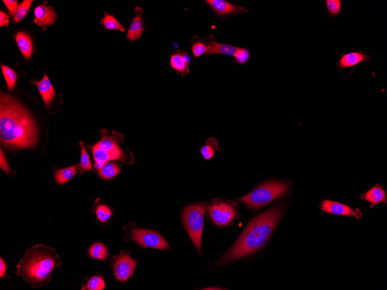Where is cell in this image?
I'll return each mask as SVG.
<instances>
[{
  "label": "cell",
  "mask_w": 387,
  "mask_h": 290,
  "mask_svg": "<svg viewBox=\"0 0 387 290\" xmlns=\"http://www.w3.org/2000/svg\"><path fill=\"white\" fill-rule=\"evenodd\" d=\"M39 131L30 112L16 98L1 94L0 140L6 146L29 148L38 142Z\"/></svg>",
  "instance_id": "6da1fadb"
},
{
  "label": "cell",
  "mask_w": 387,
  "mask_h": 290,
  "mask_svg": "<svg viewBox=\"0 0 387 290\" xmlns=\"http://www.w3.org/2000/svg\"><path fill=\"white\" fill-rule=\"evenodd\" d=\"M282 212L281 208H275L254 219L224 256L221 262H233L263 247L281 218Z\"/></svg>",
  "instance_id": "7a4b0ae2"
},
{
  "label": "cell",
  "mask_w": 387,
  "mask_h": 290,
  "mask_svg": "<svg viewBox=\"0 0 387 290\" xmlns=\"http://www.w3.org/2000/svg\"><path fill=\"white\" fill-rule=\"evenodd\" d=\"M62 264L55 250L44 244L29 249L17 266V275L33 288H38L51 280L52 272Z\"/></svg>",
  "instance_id": "3957f363"
},
{
  "label": "cell",
  "mask_w": 387,
  "mask_h": 290,
  "mask_svg": "<svg viewBox=\"0 0 387 290\" xmlns=\"http://www.w3.org/2000/svg\"><path fill=\"white\" fill-rule=\"evenodd\" d=\"M289 190V186L285 182H268L242 197L239 200L249 208H259L282 196Z\"/></svg>",
  "instance_id": "277c9868"
},
{
  "label": "cell",
  "mask_w": 387,
  "mask_h": 290,
  "mask_svg": "<svg viewBox=\"0 0 387 290\" xmlns=\"http://www.w3.org/2000/svg\"><path fill=\"white\" fill-rule=\"evenodd\" d=\"M205 211L204 204H195L187 207L183 214L184 225L199 253L201 252V238L204 226Z\"/></svg>",
  "instance_id": "5b68a950"
},
{
  "label": "cell",
  "mask_w": 387,
  "mask_h": 290,
  "mask_svg": "<svg viewBox=\"0 0 387 290\" xmlns=\"http://www.w3.org/2000/svg\"><path fill=\"white\" fill-rule=\"evenodd\" d=\"M208 210L213 222L220 226L230 225L239 214L234 204L219 200H213L208 206Z\"/></svg>",
  "instance_id": "8992f818"
},
{
  "label": "cell",
  "mask_w": 387,
  "mask_h": 290,
  "mask_svg": "<svg viewBox=\"0 0 387 290\" xmlns=\"http://www.w3.org/2000/svg\"><path fill=\"white\" fill-rule=\"evenodd\" d=\"M131 237L133 240L144 248L161 250H167L169 248L168 242L156 231L134 228L131 230Z\"/></svg>",
  "instance_id": "52a82bcc"
},
{
  "label": "cell",
  "mask_w": 387,
  "mask_h": 290,
  "mask_svg": "<svg viewBox=\"0 0 387 290\" xmlns=\"http://www.w3.org/2000/svg\"><path fill=\"white\" fill-rule=\"evenodd\" d=\"M137 260L131 258L128 253H123L114 264V274L118 280L126 282L134 274Z\"/></svg>",
  "instance_id": "ba28073f"
},
{
  "label": "cell",
  "mask_w": 387,
  "mask_h": 290,
  "mask_svg": "<svg viewBox=\"0 0 387 290\" xmlns=\"http://www.w3.org/2000/svg\"><path fill=\"white\" fill-rule=\"evenodd\" d=\"M371 58L370 55L360 50L341 53L335 66L342 72L346 68H352L361 64H367L370 61Z\"/></svg>",
  "instance_id": "9c48e42d"
},
{
  "label": "cell",
  "mask_w": 387,
  "mask_h": 290,
  "mask_svg": "<svg viewBox=\"0 0 387 290\" xmlns=\"http://www.w3.org/2000/svg\"><path fill=\"white\" fill-rule=\"evenodd\" d=\"M90 148L93 153L95 167L98 170L110 160H125V153L121 148L114 150H103L95 145L91 146Z\"/></svg>",
  "instance_id": "30bf717a"
},
{
  "label": "cell",
  "mask_w": 387,
  "mask_h": 290,
  "mask_svg": "<svg viewBox=\"0 0 387 290\" xmlns=\"http://www.w3.org/2000/svg\"><path fill=\"white\" fill-rule=\"evenodd\" d=\"M206 2L210 8L220 16L248 12V10L243 7L235 6L224 0H206Z\"/></svg>",
  "instance_id": "8fae6325"
},
{
  "label": "cell",
  "mask_w": 387,
  "mask_h": 290,
  "mask_svg": "<svg viewBox=\"0 0 387 290\" xmlns=\"http://www.w3.org/2000/svg\"><path fill=\"white\" fill-rule=\"evenodd\" d=\"M57 16L55 10L46 4L39 5L35 10V22L39 26L45 28L54 24Z\"/></svg>",
  "instance_id": "7c38bea8"
},
{
  "label": "cell",
  "mask_w": 387,
  "mask_h": 290,
  "mask_svg": "<svg viewBox=\"0 0 387 290\" xmlns=\"http://www.w3.org/2000/svg\"><path fill=\"white\" fill-rule=\"evenodd\" d=\"M322 210L334 214L355 216L356 218H362V214L355 211L344 204L335 202L333 201L324 200L322 204Z\"/></svg>",
  "instance_id": "4fadbf2b"
},
{
  "label": "cell",
  "mask_w": 387,
  "mask_h": 290,
  "mask_svg": "<svg viewBox=\"0 0 387 290\" xmlns=\"http://www.w3.org/2000/svg\"><path fill=\"white\" fill-rule=\"evenodd\" d=\"M190 57L187 53L178 52L171 55L170 58L171 67L179 73H181L182 76L189 74Z\"/></svg>",
  "instance_id": "5bb4252c"
},
{
  "label": "cell",
  "mask_w": 387,
  "mask_h": 290,
  "mask_svg": "<svg viewBox=\"0 0 387 290\" xmlns=\"http://www.w3.org/2000/svg\"><path fill=\"white\" fill-rule=\"evenodd\" d=\"M136 16L132 20L127 34V39L135 42L141 38L144 31V22L142 16L143 10L140 7L135 9Z\"/></svg>",
  "instance_id": "9a60e30c"
},
{
  "label": "cell",
  "mask_w": 387,
  "mask_h": 290,
  "mask_svg": "<svg viewBox=\"0 0 387 290\" xmlns=\"http://www.w3.org/2000/svg\"><path fill=\"white\" fill-rule=\"evenodd\" d=\"M35 84L38 86L40 94L47 108L49 107L52 101L56 96V92L52 84L51 80L46 73L44 78L40 82L35 80Z\"/></svg>",
  "instance_id": "2e32d148"
},
{
  "label": "cell",
  "mask_w": 387,
  "mask_h": 290,
  "mask_svg": "<svg viewBox=\"0 0 387 290\" xmlns=\"http://www.w3.org/2000/svg\"><path fill=\"white\" fill-rule=\"evenodd\" d=\"M17 46L19 47L26 60H29L33 53V42L31 36L24 32H19L15 36Z\"/></svg>",
  "instance_id": "e0dca14e"
},
{
  "label": "cell",
  "mask_w": 387,
  "mask_h": 290,
  "mask_svg": "<svg viewBox=\"0 0 387 290\" xmlns=\"http://www.w3.org/2000/svg\"><path fill=\"white\" fill-rule=\"evenodd\" d=\"M237 47L211 40L207 43L206 55L222 54L234 56Z\"/></svg>",
  "instance_id": "ac0fdd59"
},
{
  "label": "cell",
  "mask_w": 387,
  "mask_h": 290,
  "mask_svg": "<svg viewBox=\"0 0 387 290\" xmlns=\"http://www.w3.org/2000/svg\"><path fill=\"white\" fill-rule=\"evenodd\" d=\"M364 200L370 202L371 206L386 202L385 192L380 186L373 187L364 194Z\"/></svg>",
  "instance_id": "d6986e66"
},
{
  "label": "cell",
  "mask_w": 387,
  "mask_h": 290,
  "mask_svg": "<svg viewBox=\"0 0 387 290\" xmlns=\"http://www.w3.org/2000/svg\"><path fill=\"white\" fill-rule=\"evenodd\" d=\"M77 174V168L76 165L62 170H57L55 178L59 184H64L71 180Z\"/></svg>",
  "instance_id": "ffe728a7"
},
{
  "label": "cell",
  "mask_w": 387,
  "mask_h": 290,
  "mask_svg": "<svg viewBox=\"0 0 387 290\" xmlns=\"http://www.w3.org/2000/svg\"><path fill=\"white\" fill-rule=\"evenodd\" d=\"M98 174L103 179L109 180L115 178L120 174V168L114 163L107 162L98 170Z\"/></svg>",
  "instance_id": "44dd1931"
},
{
  "label": "cell",
  "mask_w": 387,
  "mask_h": 290,
  "mask_svg": "<svg viewBox=\"0 0 387 290\" xmlns=\"http://www.w3.org/2000/svg\"><path fill=\"white\" fill-rule=\"evenodd\" d=\"M101 24L108 30H120L125 32V28L116 18L112 14L105 12V17L101 20Z\"/></svg>",
  "instance_id": "7402d4cb"
},
{
  "label": "cell",
  "mask_w": 387,
  "mask_h": 290,
  "mask_svg": "<svg viewBox=\"0 0 387 290\" xmlns=\"http://www.w3.org/2000/svg\"><path fill=\"white\" fill-rule=\"evenodd\" d=\"M325 5L330 18H336L341 14L342 2L341 0H325Z\"/></svg>",
  "instance_id": "603a6c76"
},
{
  "label": "cell",
  "mask_w": 387,
  "mask_h": 290,
  "mask_svg": "<svg viewBox=\"0 0 387 290\" xmlns=\"http://www.w3.org/2000/svg\"><path fill=\"white\" fill-rule=\"evenodd\" d=\"M89 254L92 258L104 260L108 256V250L104 244L96 243L89 250Z\"/></svg>",
  "instance_id": "cb8c5ba5"
},
{
  "label": "cell",
  "mask_w": 387,
  "mask_h": 290,
  "mask_svg": "<svg viewBox=\"0 0 387 290\" xmlns=\"http://www.w3.org/2000/svg\"><path fill=\"white\" fill-rule=\"evenodd\" d=\"M2 68L7 86L11 91H13L16 86L18 78L17 73L13 69L5 65H2Z\"/></svg>",
  "instance_id": "d4e9b609"
},
{
  "label": "cell",
  "mask_w": 387,
  "mask_h": 290,
  "mask_svg": "<svg viewBox=\"0 0 387 290\" xmlns=\"http://www.w3.org/2000/svg\"><path fill=\"white\" fill-rule=\"evenodd\" d=\"M218 149V142L216 139L211 138L206 142V144L201 148V152L205 159L209 160L214 155L215 150Z\"/></svg>",
  "instance_id": "484cf974"
},
{
  "label": "cell",
  "mask_w": 387,
  "mask_h": 290,
  "mask_svg": "<svg viewBox=\"0 0 387 290\" xmlns=\"http://www.w3.org/2000/svg\"><path fill=\"white\" fill-rule=\"evenodd\" d=\"M80 145L81 148H82V153H81V159L79 166L80 168L81 172H84L88 170H92L91 161L89 154H88L87 150L84 145V143L82 142H80Z\"/></svg>",
  "instance_id": "4316f807"
},
{
  "label": "cell",
  "mask_w": 387,
  "mask_h": 290,
  "mask_svg": "<svg viewBox=\"0 0 387 290\" xmlns=\"http://www.w3.org/2000/svg\"><path fill=\"white\" fill-rule=\"evenodd\" d=\"M32 2V0H25L18 6L17 12L14 16V23L17 24L24 19L31 8Z\"/></svg>",
  "instance_id": "83f0119b"
},
{
  "label": "cell",
  "mask_w": 387,
  "mask_h": 290,
  "mask_svg": "<svg viewBox=\"0 0 387 290\" xmlns=\"http://www.w3.org/2000/svg\"><path fill=\"white\" fill-rule=\"evenodd\" d=\"M234 60L238 64H245L248 62L250 58V52L248 49L244 48L237 47V50L234 54Z\"/></svg>",
  "instance_id": "f1b7e54d"
},
{
  "label": "cell",
  "mask_w": 387,
  "mask_h": 290,
  "mask_svg": "<svg viewBox=\"0 0 387 290\" xmlns=\"http://www.w3.org/2000/svg\"><path fill=\"white\" fill-rule=\"evenodd\" d=\"M105 288V282L103 280V278L101 277L95 276L90 278V280L87 282L86 287L83 288V290H104Z\"/></svg>",
  "instance_id": "f546056e"
},
{
  "label": "cell",
  "mask_w": 387,
  "mask_h": 290,
  "mask_svg": "<svg viewBox=\"0 0 387 290\" xmlns=\"http://www.w3.org/2000/svg\"><path fill=\"white\" fill-rule=\"evenodd\" d=\"M96 214L99 221L105 222L108 221L112 216V212L106 205H99L96 210Z\"/></svg>",
  "instance_id": "4dcf8cb0"
},
{
  "label": "cell",
  "mask_w": 387,
  "mask_h": 290,
  "mask_svg": "<svg viewBox=\"0 0 387 290\" xmlns=\"http://www.w3.org/2000/svg\"><path fill=\"white\" fill-rule=\"evenodd\" d=\"M191 50L195 58H198L207 52V46L204 42H198L193 44Z\"/></svg>",
  "instance_id": "1f68e13d"
},
{
  "label": "cell",
  "mask_w": 387,
  "mask_h": 290,
  "mask_svg": "<svg viewBox=\"0 0 387 290\" xmlns=\"http://www.w3.org/2000/svg\"><path fill=\"white\" fill-rule=\"evenodd\" d=\"M4 3L8 8L11 16H15L18 10V1L17 0H4Z\"/></svg>",
  "instance_id": "d6a6232c"
},
{
  "label": "cell",
  "mask_w": 387,
  "mask_h": 290,
  "mask_svg": "<svg viewBox=\"0 0 387 290\" xmlns=\"http://www.w3.org/2000/svg\"><path fill=\"white\" fill-rule=\"evenodd\" d=\"M0 153H1V155H0V167H1L2 170L7 172V174H11V168L9 166L8 162H7L5 155H4L2 149L1 150H0Z\"/></svg>",
  "instance_id": "836d02e7"
},
{
  "label": "cell",
  "mask_w": 387,
  "mask_h": 290,
  "mask_svg": "<svg viewBox=\"0 0 387 290\" xmlns=\"http://www.w3.org/2000/svg\"><path fill=\"white\" fill-rule=\"evenodd\" d=\"M10 18L6 13L1 11L0 12V26L3 27L5 26H8L9 24Z\"/></svg>",
  "instance_id": "e575fe53"
},
{
  "label": "cell",
  "mask_w": 387,
  "mask_h": 290,
  "mask_svg": "<svg viewBox=\"0 0 387 290\" xmlns=\"http://www.w3.org/2000/svg\"><path fill=\"white\" fill-rule=\"evenodd\" d=\"M6 265L2 258L0 259V276L3 278L6 276Z\"/></svg>",
  "instance_id": "d590c367"
}]
</instances>
